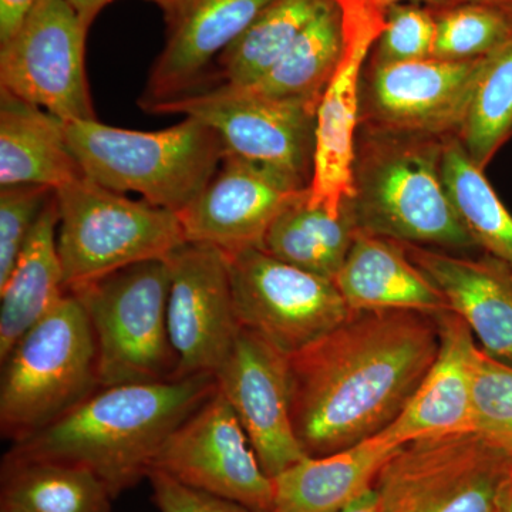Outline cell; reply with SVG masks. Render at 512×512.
I'll return each mask as SVG.
<instances>
[{"mask_svg":"<svg viewBox=\"0 0 512 512\" xmlns=\"http://www.w3.org/2000/svg\"><path fill=\"white\" fill-rule=\"evenodd\" d=\"M497 512H512V476L507 485H505Z\"/></svg>","mask_w":512,"mask_h":512,"instance_id":"cell-40","label":"cell"},{"mask_svg":"<svg viewBox=\"0 0 512 512\" xmlns=\"http://www.w3.org/2000/svg\"><path fill=\"white\" fill-rule=\"evenodd\" d=\"M150 111L194 117L220 136L227 153L311 187L318 107L218 84Z\"/></svg>","mask_w":512,"mask_h":512,"instance_id":"cell-10","label":"cell"},{"mask_svg":"<svg viewBox=\"0 0 512 512\" xmlns=\"http://www.w3.org/2000/svg\"><path fill=\"white\" fill-rule=\"evenodd\" d=\"M345 46V25L338 0H326L288 52L258 82L234 87L281 101L318 107ZM229 87V86H228Z\"/></svg>","mask_w":512,"mask_h":512,"instance_id":"cell-25","label":"cell"},{"mask_svg":"<svg viewBox=\"0 0 512 512\" xmlns=\"http://www.w3.org/2000/svg\"><path fill=\"white\" fill-rule=\"evenodd\" d=\"M444 141L359 127L350 198L359 231L457 254L480 249L444 187Z\"/></svg>","mask_w":512,"mask_h":512,"instance_id":"cell-3","label":"cell"},{"mask_svg":"<svg viewBox=\"0 0 512 512\" xmlns=\"http://www.w3.org/2000/svg\"><path fill=\"white\" fill-rule=\"evenodd\" d=\"M147 478L160 512H259L178 483L161 471L153 470Z\"/></svg>","mask_w":512,"mask_h":512,"instance_id":"cell-35","label":"cell"},{"mask_svg":"<svg viewBox=\"0 0 512 512\" xmlns=\"http://www.w3.org/2000/svg\"><path fill=\"white\" fill-rule=\"evenodd\" d=\"M497 510H498V508H497Z\"/></svg>","mask_w":512,"mask_h":512,"instance_id":"cell-44","label":"cell"},{"mask_svg":"<svg viewBox=\"0 0 512 512\" xmlns=\"http://www.w3.org/2000/svg\"><path fill=\"white\" fill-rule=\"evenodd\" d=\"M335 284L350 311H450L446 298L412 264L399 242L363 231H357Z\"/></svg>","mask_w":512,"mask_h":512,"instance_id":"cell-22","label":"cell"},{"mask_svg":"<svg viewBox=\"0 0 512 512\" xmlns=\"http://www.w3.org/2000/svg\"><path fill=\"white\" fill-rule=\"evenodd\" d=\"M436 315L352 311L288 356L291 416L308 456L338 453L399 419L439 352Z\"/></svg>","mask_w":512,"mask_h":512,"instance_id":"cell-1","label":"cell"},{"mask_svg":"<svg viewBox=\"0 0 512 512\" xmlns=\"http://www.w3.org/2000/svg\"><path fill=\"white\" fill-rule=\"evenodd\" d=\"M170 286L171 266L164 258L70 291L92 323L100 387L177 379L167 322Z\"/></svg>","mask_w":512,"mask_h":512,"instance_id":"cell-7","label":"cell"},{"mask_svg":"<svg viewBox=\"0 0 512 512\" xmlns=\"http://www.w3.org/2000/svg\"><path fill=\"white\" fill-rule=\"evenodd\" d=\"M39 0H0V43L18 32Z\"/></svg>","mask_w":512,"mask_h":512,"instance_id":"cell-36","label":"cell"},{"mask_svg":"<svg viewBox=\"0 0 512 512\" xmlns=\"http://www.w3.org/2000/svg\"><path fill=\"white\" fill-rule=\"evenodd\" d=\"M0 512H29L25 508L19 507V505L10 503V501L2 500L0 503Z\"/></svg>","mask_w":512,"mask_h":512,"instance_id":"cell-42","label":"cell"},{"mask_svg":"<svg viewBox=\"0 0 512 512\" xmlns=\"http://www.w3.org/2000/svg\"><path fill=\"white\" fill-rule=\"evenodd\" d=\"M474 433L512 456V367L477 348L474 357Z\"/></svg>","mask_w":512,"mask_h":512,"instance_id":"cell-32","label":"cell"},{"mask_svg":"<svg viewBox=\"0 0 512 512\" xmlns=\"http://www.w3.org/2000/svg\"><path fill=\"white\" fill-rule=\"evenodd\" d=\"M168 262L167 322L177 359L175 377L215 375L241 330L227 254L212 245L187 242Z\"/></svg>","mask_w":512,"mask_h":512,"instance_id":"cell-15","label":"cell"},{"mask_svg":"<svg viewBox=\"0 0 512 512\" xmlns=\"http://www.w3.org/2000/svg\"><path fill=\"white\" fill-rule=\"evenodd\" d=\"M326 0H274L218 57L222 86L245 87L264 77L318 15Z\"/></svg>","mask_w":512,"mask_h":512,"instance_id":"cell-29","label":"cell"},{"mask_svg":"<svg viewBox=\"0 0 512 512\" xmlns=\"http://www.w3.org/2000/svg\"><path fill=\"white\" fill-rule=\"evenodd\" d=\"M436 36V18L429 6L392 3L386 6L384 28L367 60L386 66L429 59L434 55Z\"/></svg>","mask_w":512,"mask_h":512,"instance_id":"cell-33","label":"cell"},{"mask_svg":"<svg viewBox=\"0 0 512 512\" xmlns=\"http://www.w3.org/2000/svg\"><path fill=\"white\" fill-rule=\"evenodd\" d=\"M150 2H154L156 5L160 6V8L164 10L165 16L168 18V16L174 13L175 9L181 5L183 0H150Z\"/></svg>","mask_w":512,"mask_h":512,"instance_id":"cell-41","label":"cell"},{"mask_svg":"<svg viewBox=\"0 0 512 512\" xmlns=\"http://www.w3.org/2000/svg\"><path fill=\"white\" fill-rule=\"evenodd\" d=\"M512 456L477 433L404 444L375 483L380 512H497Z\"/></svg>","mask_w":512,"mask_h":512,"instance_id":"cell-8","label":"cell"},{"mask_svg":"<svg viewBox=\"0 0 512 512\" xmlns=\"http://www.w3.org/2000/svg\"><path fill=\"white\" fill-rule=\"evenodd\" d=\"M86 25L63 0H39L0 43V89L63 121L97 120L86 73Z\"/></svg>","mask_w":512,"mask_h":512,"instance_id":"cell-11","label":"cell"},{"mask_svg":"<svg viewBox=\"0 0 512 512\" xmlns=\"http://www.w3.org/2000/svg\"><path fill=\"white\" fill-rule=\"evenodd\" d=\"M214 376L269 477L308 456L293 429L288 356L241 328Z\"/></svg>","mask_w":512,"mask_h":512,"instance_id":"cell-16","label":"cell"},{"mask_svg":"<svg viewBox=\"0 0 512 512\" xmlns=\"http://www.w3.org/2000/svg\"><path fill=\"white\" fill-rule=\"evenodd\" d=\"M512 138V45L485 56L457 133L464 151L480 170Z\"/></svg>","mask_w":512,"mask_h":512,"instance_id":"cell-30","label":"cell"},{"mask_svg":"<svg viewBox=\"0 0 512 512\" xmlns=\"http://www.w3.org/2000/svg\"><path fill=\"white\" fill-rule=\"evenodd\" d=\"M55 191L37 185L0 190V285L8 279L30 232Z\"/></svg>","mask_w":512,"mask_h":512,"instance_id":"cell-34","label":"cell"},{"mask_svg":"<svg viewBox=\"0 0 512 512\" xmlns=\"http://www.w3.org/2000/svg\"><path fill=\"white\" fill-rule=\"evenodd\" d=\"M215 390L214 375L99 387L6 457L89 468L116 498L148 477L168 437Z\"/></svg>","mask_w":512,"mask_h":512,"instance_id":"cell-2","label":"cell"},{"mask_svg":"<svg viewBox=\"0 0 512 512\" xmlns=\"http://www.w3.org/2000/svg\"><path fill=\"white\" fill-rule=\"evenodd\" d=\"M384 430L338 453L303 457L274 477L271 512H339L375 487L384 466L404 446Z\"/></svg>","mask_w":512,"mask_h":512,"instance_id":"cell-21","label":"cell"},{"mask_svg":"<svg viewBox=\"0 0 512 512\" xmlns=\"http://www.w3.org/2000/svg\"><path fill=\"white\" fill-rule=\"evenodd\" d=\"M345 25L342 59L316 113L315 160L308 202L338 215L353 195V164L360 124L363 69L384 28L386 6L338 0Z\"/></svg>","mask_w":512,"mask_h":512,"instance_id":"cell-13","label":"cell"},{"mask_svg":"<svg viewBox=\"0 0 512 512\" xmlns=\"http://www.w3.org/2000/svg\"><path fill=\"white\" fill-rule=\"evenodd\" d=\"M431 10L437 23V59H480L512 45L510 5L456 2Z\"/></svg>","mask_w":512,"mask_h":512,"instance_id":"cell-31","label":"cell"},{"mask_svg":"<svg viewBox=\"0 0 512 512\" xmlns=\"http://www.w3.org/2000/svg\"><path fill=\"white\" fill-rule=\"evenodd\" d=\"M2 500L29 512H110L113 495L89 468L5 457Z\"/></svg>","mask_w":512,"mask_h":512,"instance_id":"cell-27","label":"cell"},{"mask_svg":"<svg viewBox=\"0 0 512 512\" xmlns=\"http://www.w3.org/2000/svg\"><path fill=\"white\" fill-rule=\"evenodd\" d=\"M373 2L380 3V5L387 6L392 3H420V5L429 6V8H443V6L451 5L454 0H373Z\"/></svg>","mask_w":512,"mask_h":512,"instance_id":"cell-39","label":"cell"},{"mask_svg":"<svg viewBox=\"0 0 512 512\" xmlns=\"http://www.w3.org/2000/svg\"><path fill=\"white\" fill-rule=\"evenodd\" d=\"M436 318V359L406 409L387 429L403 443L474 433V333L457 313L441 312Z\"/></svg>","mask_w":512,"mask_h":512,"instance_id":"cell-20","label":"cell"},{"mask_svg":"<svg viewBox=\"0 0 512 512\" xmlns=\"http://www.w3.org/2000/svg\"><path fill=\"white\" fill-rule=\"evenodd\" d=\"M57 251L67 292L187 244L178 214L130 200L84 175L56 191Z\"/></svg>","mask_w":512,"mask_h":512,"instance_id":"cell-6","label":"cell"},{"mask_svg":"<svg viewBox=\"0 0 512 512\" xmlns=\"http://www.w3.org/2000/svg\"><path fill=\"white\" fill-rule=\"evenodd\" d=\"M77 13L84 25L90 28L97 15L114 0H63Z\"/></svg>","mask_w":512,"mask_h":512,"instance_id":"cell-37","label":"cell"},{"mask_svg":"<svg viewBox=\"0 0 512 512\" xmlns=\"http://www.w3.org/2000/svg\"><path fill=\"white\" fill-rule=\"evenodd\" d=\"M485 57H429L382 64L367 60L359 127L439 138L457 137Z\"/></svg>","mask_w":512,"mask_h":512,"instance_id":"cell-14","label":"cell"},{"mask_svg":"<svg viewBox=\"0 0 512 512\" xmlns=\"http://www.w3.org/2000/svg\"><path fill=\"white\" fill-rule=\"evenodd\" d=\"M399 245L446 298L450 311L466 320L484 352L512 367L511 269L488 254L473 258L410 242Z\"/></svg>","mask_w":512,"mask_h":512,"instance_id":"cell-19","label":"cell"},{"mask_svg":"<svg viewBox=\"0 0 512 512\" xmlns=\"http://www.w3.org/2000/svg\"><path fill=\"white\" fill-rule=\"evenodd\" d=\"M308 191L285 175L227 153L207 187L178 217L187 242L232 254L262 247L276 218Z\"/></svg>","mask_w":512,"mask_h":512,"instance_id":"cell-17","label":"cell"},{"mask_svg":"<svg viewBox=\"0 0 512 512\" xmlns=\"http://www.w3.org/2000/svg\"><path fill=\"white\" fill-rule=\"evenodd\" d=\"M59 205L56 191L30 232L18 261L0 285V360L18 345L37 322L67 293L57 251Z\"/></svg>","mask_w":512,"mask_h":512,"instance_id":"cell-24","label":"cell"},{"mask_svg":"<svg viewBox=\"0 0 512 512\" xmlns=\"http://www.w3.org/2000/svg\"><path fill=\"white\" fill-rule=\"evenodd\" d=\"M441 173L448 198L478 248L512 271V215L457 137L444 141Z\"/></svg>","mask_w":512,"mask_h":512,"instance_id":"cell-28","label":"cell"},{"mask_svg":"<svg viewBox=\"0 0 512 512\" xmlns=\"http://www.w3.org/2000/svg\"><path fill=\"white\" fill-rule=\"evenodd\" d=\"M456 2H483V3H495V5H510L512 6V0H454Z\"/></svg>","mask_w":512,"mask_h":512,"instance_id":"cell-43","label":"cell"},{"mask_svg":"<svg viewBox=\"0 0 512 512\" xmlns=\"http://www.w3.org/2000/svg\"><path fill=\"white\" fill-rule=\"evenodd\" d=\"M309 191L268 229L262 248L281 261L335 281L357 234L350 200L340 214L312 207Z\"/></svg>","mask_w":512,"mask_h":512,"instance_id":"cell-26","label":"cell"},{"mask_svg":"<svg viewBox=\"0 0 512 512\" xmlns=\"http://www.w3.org/2000/svg\"><path fill=\"white\" fill-rule=\"evenodd\" d=\"M274 0H183L167 18L168 32L144 92L147 111L194 92L220 57Z\"/></svg>","mask_w":512,"mask_h":512,"instance_id":"cell-18","label":"cell"},{"mask_svg":"<svg viewBox=\"0 0 512 512\" xmlns=\"http://www.w3.org/2000/svg\"><path fill=\"white\" fill-rule=\"evenodd\" d=\"M2 363L0 429L15 443L45 429L100 387L92 323L72 292Z\"/></svg>","mask_w":512,"mask_h":512,"instance_id":"cell-5","label":"cell"},{"mask_svg":"<svg viewBox=\"0 0 512 512\" xmlns=\"http://www.w3.org/2000/svg\"><path fill=\"white\" fill-rule=\"evenodd\" d=\"M153 470L254 511L274 508V478L265 473L241 421L218 390L168 437Z\"/></svg>","mask_w":512,"mask_h":512,"instance_id":"cell-12","label":"cell"},{"mask_svg":"<svg viewBox=\"0 0 512 512\" xmlns=\"http://www.w3.org/2000/svg\"><path fill=\"white\" fill-rule=\"evenodd\" d=\"M67 141L87 177L121 194L180 214L210 183L227 154L220 136L194 117L158 131L64 121Z\"/></svg>","mask_w":512,"mask_h":512,"instance_id":"cell-4","label":"cell"},{"mask_svg":"<svg viewBox=\"0 0 512 512\" xmlns=\"http://www.w3.org/2000/svg\"><path fill=\"white\" fill-rule=\"evenodd\" d=\"M227 258L239 325L286 356L312 345L352 312L335 281L281 261L262 247Z\"/></svg>","mask_w":512,"mask_h":512,"instance_id":"cell-9","label":"cell"},{"mask_svg":"<svg viewBox=\"0 0 512 512\" xmlns=\"http://www.w3.org/2000/svg\"><path fill=\"white\" fill-rule=\"evenodd\" d=\"M339 512H380L375 488L367 491L366 494H363L362 497L357 498L356 501H353L352 504Z\"/></svg>","mask_w":512,"mask_h":512,"instance_id":"cell-38","label":"cell"},{"mask_svg":"<svg viewBox=\"0 0 512 512\" xmlns=\"http://www.w3.org/2000/svg\"><path fill=\"white\" fill-rule=\"evenodd\" d=\"M84 175L64 121L0 89V187L37 185L57 191Z\"/></svg>","mask_w":512,"mask_h":512,"instance_id":"cell-23","label":"cell"}]
</instances>
